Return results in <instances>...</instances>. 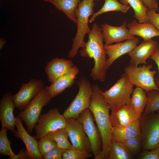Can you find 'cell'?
Here are the masks:
<instances>
[{"mask_svg":"<svg viewBox=\"0 0 159 159\" xmlns=\"http://www.w3.org/2000/svg\"><path fill=\"white\" fill-rule=\"evenodd\" d=\"M132 155L122 143L112 139L109 150L108 159H132Z\"/></svg>","mask_w":159,"mask_h":159,"instance_id":"obj_25","label":"cell"},{"mask_svg":"<svg viewBox=\"0 0 159 159\" xmlns=\"http://www.w3.org/2000/svg\"><path fill=\"white\" fill-rule=\"evenodd\" d=\"M79 69L75 66L68 72L61 76L49 86L45 88L50 96L52 98L62 92L66 89L70 87L74 84Z\"/></svg>","mask_w":159,"mask_h":159,"instance_id":"obj_19","label":"cell"},{"mask_svg":"<svg viewBox=\"0 0 159 159\" xmlns=\"http://www.w3.org/2000/svg\"><path fill=\"white\" fill-rule=\"evenodd\" d=\"M74 66L72 61L63 58L56 57L48 62L45 70L51 83L68 72Z\"/></svg>","mask_w":159,"mask_h":159,"instance_id":"obj_20","label":"cell"},{"mask_svg":"<svg viewBox=\"0 0 159 159\" xmlns=\"http://www.w3.org/2000/svg\"><path fill=\"white\" fill-rule=\"evenodd\" d=\"M120 3L129 5L133 9L134 17L140 23L148 22L147 11L148 9L144 5L142 0H119Z\"/></svg>","mask_w":159,"mask_h":159,"instance_id":"obj_26","label":"cell"},{"mask_svg":"<svg viewBox=\"0 0 159 159\" xmlns=\"http://www.w3.org/2000/svg\"><path fill=\"white\" fill-rule=\"evenodd\" d=\"M137 159H159V147L152 150H143Z\"/></svg>","mask_w":159,"mask_h":159,"instance_id":"obj_34","label":"cell"},{"mask_svg":"<svg viewBox=\"0 0 159 159\" xmlns=\"http://www.w3.org/2000/svg\"><path fill=\"white\" fill-rule=\"evenodd\" d=\"M52 98L45 87L35 96L26 108L19 112L18 116L25 123L28 132H32L41 115L42 108L50 102Z\"/></svg>","mask_w":159,"mask_h":159,"instance_id":"obj_8","label":"cell"},{"mask_svg":"<svg viewBox=\"0 0 159 159\" xmlns=\"http://www.w3.org/2000/svg\"><path fill=\"white\" fill-rule=\"evenodd\" d=\"M134 85L125 72L110 89L101 93L110 108L113 106L129 104Z\"/></svg>","mask_w":159,"mask_h":159,"instance_id":"obj_7","label":"cell"},{"mask_svg":"<svg viewBox=\"0 0 159 159\" xmlns=\"http://www.w3.org/2000/svg\"><path fill=\"white\" fill-rule=\"evenodd\" d=\"M130 33L133 35L141 37L144 41H147L152 38L159 36V32L149 21L140 23L134 20L127 25Z\"/></svg>","mask_w":159,"mask_h":159,"instance_id":"obj_21","label":"cell"},{"mask_svg":"<svg viewBox=\"0 0 159 159\" xmlns=\"http://www.w3.org/2000/svg\"><path fill=\"white\" fill-rule=\"evenodd\" d=\"M92 94L89 109L101 135L102 148L100 159H107L112 140V127L109 113L110 107L97 84L92 86Z\"/></svg>","mask_w":159,"mask_h":159,"instance_id":"obj_1","label":"cell"},{"mask_svg":"<svg viewBox=\"0 0 159 159\" xmlns=\"http://www.w3.org/2000/svg\"><path fill=\"white\" fill-rule=\"evenodd\" d=\"M146 93L148 100L143 113L144 114L155 112L159 109V91L153 90Z\"/></svg>","mask_w":159,"mask_h":159,"instance_id":"obj_31","label":"cell"},{"mask_svg":"<svg viewBox=\"0 0 159 159\" xmlns=\"http://www.w3.org/2000/svg\"><path fill=\"white\" fill-rule=\"evenodd\" d=\"M150 58L155 61L158 66L159 72V43L156 49ZM155 82L157 87L159 88V78L156 77L155 78Z\"/></svg>","mask_w":159,"mask_h":159,"instance_id":"obj_37","label":"cell"},{"mask_svg":"<svg viewBox=\"0 0 159 159\" xmlns=\"http://www.w3.org/2000/svg\"><path fill=\"white\" fill-rule=\"evenodd\" d=\"M146 92L142 88L136 87L133 89L129 104L133 107L135 112L140 118L148 100Z\"/></svg>","mask_w":159,"mask_h":159,"instance_id":"obj_24","label":"cell"},{"mask_svg":"<svg viewBox=\"0 0 159 159\" xmlns=\"http://www.w3.org/2000/svg\"><path fill=\"white\" fill-rule=\"evenodd\" d=\"M66 120L57 108L50 109L47 112L41 114L34 127L36 139L39 140L50 132L66 127Z\"/></svg>","mask_w":159,"mask_h":159,"instance_id":"obj_9","label":"cell"},{"mask_svg":"<svg viewBox=\"0 0 159 159\" xmlns=\"http://www.w3.org/2000/svg\"><path fill=\"white\" fill-rule=\"evenodd\" d=\"M16 107L13 95L10 92L4 94L0 100V119L1 127L14 133L16 121L14 114Z\"/></svg>","mask_w":159,"mask_h":159,"instance_id":"obj_14","label":"cell"},{"mask_svg":"<svg viewBox=\"0 0 159 159\" xmlns=\"http://www.w3.org/2000/svg\"><path fill=\"white\" fill-rule=\"evenodd\" d=\"M142 150L159 147V116L155 112L143 114L140 118Z\"/></svg>","mask_w":159,"mask_h":159,"instance_id":"obj_5","label":"cell"},{"mask_svg":"<svg viewBox=\"0 0 159 159\" xmlns=\"http://www.w3.org/2000/svg\"><path fill=\"white\" fill-rule=\"evenodd\" d=\"M130 8L129 6L123 4L117 0H105L102 6L98 11L93 14L89 19V22H92L97 16L108 12L119 11L122 13H125Z\"/></svg>","mask_w":159,"mask_h":159,"instance_id":"obj_27","label":"cell"},{"mask_svg":"<svg viewBox=\"0 0 159 159\" xmlns=\"http://www.w3.org/2000/svg\"><path fill=\"white\" fill-rule=\"evenodd\" d=\"M47 136L54 140L57 145L63 150L72 147L69 141L68 132L66 127L59 128L48 133Z\"/></svg>","mask_w":159,"mask_h":159,"instance_id":"obj_28","label":"cell"},{"mask_svg":"<svg viewBox=\"0 0 159 159\" xmlns=\"http://www.w3.org/2000/svg\"><path fill=\"white\" fill-rule=\"evenodd\" d=\"M127 22L124 21L119 26H115L107 23L102 24V32L105 45L111 44L115 42L118 43L125 40L133 39L134 35L131 34L127 28Z\"/></svg>","mask_w":159,"mask_h":159,"instance_id":"obj_15","label":"cell"},{"mask_svg":"<svg viewBox=\"0 0 159 159\" xmlns=\"http://www.w3.org/2000/svg\"><path fill=\"white\" fill-rule=\"evenodd\" d=\"M52 4L70 20L76 23V12L81 0H44Z\"/></svg>","mask_w":159,"mask_h":159,"instance_id":"obj_22","label":"cell"},{"mask_svg":"<svg viewBox=\"0 0 159 159\" xmlns=\"http://www.w3.org/2000/svg\"><path fill=\"white\" fill-rule=\"evenodd\" d=\"M79 90L75 97L62 114L66 119H77L85 109L89 108L91 100L92 86L89 80L81 76L76 81Z\"/></svg>","mask_w":159,"mask_h":159,"instance_id":"obj_4","label":"cell"},{"mask_svg":"<svg viewBox=\"0 0 159 159\" xmlns=\"http://www.w3.org/2000/svg\"><path fill=\"white\" fill-rule=\"evenodd\" d=\"M66 127L73 147L92 153L89 139L82 125L76 119H67Z\"/></svg>","mask_w":159,"mask_h":159,"instance_id":"obj_13","label":"cell"},{"mask_svg":"<svg viewBox=\"0 0 159 159\" xmlns=\"http://www.w3.org/2000/svg\"><path fill=\"white\" fill-rule=\"evenodd\" d=\"M145 6L149 9L157 11L158 9L157 0H142Z\"/></svg>","mask_w":159,"mask_h":159,"instance_id":"obj_38","label":"cell"},{"mask_svg":"<svg viewBox=\"0 0 159 159\" xmlns=\"http://www.w3.org/2000/svg\"><path fill=\"white\" fill-rule=\"evenodd\" d=\"M156 11L148 9L147 14L149 22L159 32V13H156Z\"/></svg>","mask_w":159,"mask_h":159,"instance_id":"obj_35","label":"cell"},{"mask_svg":"<svg viewBox=\"0 0 159 159\" xmlns=\"http://www.w3.org/2000/svg\"><path fill=\"white\" fill-rule=\"evenodd\" d=\"M158 42L152 39L144 41L135 48L128 55L130 58V64L137 65L146 64V60L150 58L157 47Z\"/></svg>","mask_w":159,"mask_h":159,"instance_id":"obj_18","label":"cell"},{"mask_svg":"<svg viewBox=\"0 0 159 159\" xmlns=\"http://www.w3.org/2000/svg\"><path fill=\"white\" fill-rule=\"evenodd\" d=\"M88 34V40L86 42L85 48L80 50V54L82 57L94 59V65L90 76L94 80L102 82L105 80L108 69L101 27L97 24H94Z\"/></svg>","mask_w":159,"mask_h":159,"instance_id":"obj_2","label":"cell"},{"mask_svg":"<svg viewBox=\"0 0 159 159\" xmlns=\"http://www.w3.org/2000/svg\"><path fill=\"white\" fill-rule=\"evenodd\" d=\"M76 119L82 125L89 139L94 158L100 159L102 148V138L97 127L94 124V119L89 108L83 111Z\"/></svg>","mask_w":159,"mask_h":159,"instance_id":"obj_10","label":"cell"},{"mask_svg":"<svg viewBox=\"0 0 159 159\" xmlns=\"http://www.w3.org/2000/svg\"><path fill=\"white\" fill-rule=\"evenodd\" d=\"M92 154L87 150L72 147L63 150V159H86L91 157Z\"/></svg>","mask_w":159,"mask_h":159,"instance_id":"obj_30","label":"cell"},{"mask_svg":"<svg viewBox=\"0 0 159 159\" xmlns=\"http://www.w3.org/2000/svg\"><path fill=\"white\" fill-rule=\"evenodd\" d=\"M140 136V119L121 128L112 127V139L118 141Z\"/></svg>","mask_w":159,"mask_h":159,"instance_id":"obj_23","label":"cell"},{"mask_svg":"<svg viewBox=\"0 0 159 159\" xmlns=\"http://www.w3.org/2000/svg\"><path fill=\"white\" fill-rule=\"evenodd\" d=\"M139 41L138 38L135 37L132 39L126 40L124 42L104 45L105 53L108 57L106 60L107 69L119 57L130 52L137 46Z\"/></svg>","mask_w":159,"mask_h":159,"instance_id":"obj_17","label":"cell"},{"mask_svg":"<svg viewBox=\"0 0 159 159\" xmlns=\"http://www.w3.org/2000/svg\"><path fill=\"white\" fill-rule=\"evenodd\" d=\"M119 142L122 143L125 145L133 157H136L141 151L142 146L141 136Z\"/></svg>","mask_w":159,"mask_h":159,"instance_id":"obj_32","label":"cell"},{"mask_svg":"<svg viewBox=\"0 0 159 159\" xmlns=\"http://www.w3.org/2000/svg\"><path fill=\"white\" fill-rule=\"evenodd\" d=\"M94 1H98L99 0H93Z\"/></svg>","mask_w":159,"mask_h":159,"instance_id":"obj_42","label":"cell"},{"mask_svg":"<svg viewBox=\"0 0 159 159\" xmlns=\"http://www.w3.org/2000/svg\"><path fill=\"white\" fill-rule=\"evenodd\" d=\"M15 126L17 130L14 135L16 138L21 140L25 145L30 159H42L43 157L40 153L38 141L35 136L30 135L24 128L22 120L18 116L16 117Z\"/></svg>","mask_w":159,"mask_h":159,"instance_id":"obj_16","label":"cell"},{"mask_svg":"<svg viewBox=\"0 0 159 159\" xmlns=\"http://www.w3.org/2000/svg\"><path fill=\"white\" fill-rule=\"evenodd\" d=\"M38 144L39 152L42 156L57 146L56 142L47 135L41 138L38 141Z\"/></svg>","mask_w":159,"mask_h":159,"instance_id":"obj_33","label":"cell"},{"mask_svg":"<svg viewBox=\"0 0 159 159\" xmlns=\"http://www.w3.org/2000/svg\"><path fill=\"white\" fill-rule=\"evenodd\" d=\"M30 159L26 150L22 149L19 153L13 159Z\"/></svg>","mask_w":159,"mask_h":159,"instance_id":"obj_39","label":"cell"},{"mask_svg":"<svg viewBox=\"0 0 159 159\" xmlns=\"http://www.w3.org/2000/svg\"><path fill=\"white\" fill-rule=\"evenodd\" d=\"M156 113L159 116V109L157 110L156 112Z\"/></svg>","mask_w":159,"mask_h":159,"instance_id":"obj_41","label":"cell"},{"mask_svg":"<svg viewBox=\"0 0 159 159\" xmlns=\"http://www.w3.org/2000/svg\"><path fill=\"white\" fill-rule=\"evenodd\" d=\"M63 150L57 146L51 151L43 156L44 159H62Z\"/></svg>","mask_w":159,"mask_h":159,"instance_id":"obj_36","label":"cell"},{"mask_svg":"<svg viewBox=\"0 0 159 159\" xmlns=\"http://www.w3.org/2000/svg\"><path fill=\"white\" fill-rule=\"evenodd\" d=\"M45 87L44 82L40 79H32L28 83L22 84L19 90L13 95L16 107L21 111L24 110Z\"/></svg>","mask_w":159,"mask_h":159,"instance_id":"obj_11","label":"cell"},{"mask_svg":"<svg viewBox=\"0 0 159 159\" xmlns=\"http://www.w3.org/2000/svg\"><path fill=\"white\" fill-rule=\"evenodd\" d=\"M110 120L113 127L121 128L140 118L129 104L115 105L110 108Z\"/></svg>","mask_w":159,"mask_h":159,"instance_id":"obj_12","label":"cell"},{"mask_svg":"<svg viewBox=\"0 0 159 159\" xmlns=\"http://www.w3.org/2000/svg\"><path fill=\"white\" fill-rule=\"evenodd\" d=\"M94 1L93 0H82L78 6L76 12L77 30L75 36L72 39V48L68 54V57L70 59L76 56L79 48L85 47L84 37L91 31L88 23L89 17L94 13V7L95 4Z\"/></svg>","mask_w":159,"mask_h":159,"instance_id":"obj_3","label":"cell"},{"mask_svg":"<svg viewBox=\"0 0 159 159\" xmlns=\"http://www.w3.org/2000/svg\"><path fill=\"white\" fill-rule=\"evenodd\" d=\"M6 43V41L4 38L0 39V49H1Z\"/></svg>","mask_w":159,"mask_h":159,"instance_id":"obj_40","label":"cell"},{"mask_svg":"<svg viewBox=\"0 0 159 159\" xmlns=\"http://www.w3.org/2000/svg\"><path fill=\"white\" fill-rule=\"evenodd\" d=\"M7 129L1 127L0 131V155L9 156V159H13L16 155L12 151L11 148V142L8 139L6 132Z\"/></svg>","mask_w":159,"mask_h":159,"instance_id":"obj_29","label":"cell"},{"mask_svg":"<svg viewBox=\"0 0 159 159\" xmlns=\"http://www.w3.org/2000/svg\"><path fill=\"white\" fill-rule=\"evenodd\" d=\"M151 64L144 65L138 67L137 65L129 64L124 68L130 82L136 87L142 88L146 92L153 90L159 91L155 82V70H151Z\"/></svg>","mask_w":159,"mask_h":159,"instance_id":"obj_6","label":"cell"}]
</instances>
